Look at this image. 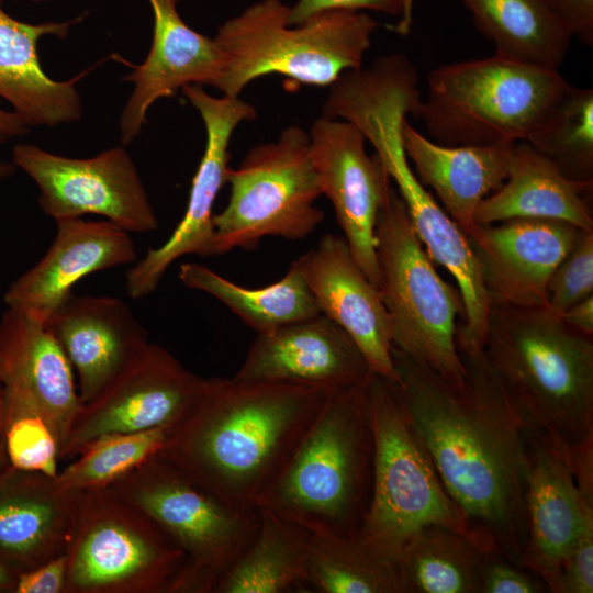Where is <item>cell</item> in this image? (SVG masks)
<instances>
[{"mask_svg": "<svg viewBox=\"0 0 593 593\" xmlns=\"http://www.w3.org/2000/svg\"><path fill=\"white\" fill-rule=\"evenodd\" d=\"M571 86L558 69L496 55L456 61L430 70L416 118L439 145L527 142Z\"/></svg>", "mask_w": 593, "mask_h": 593, "instance_id": "obj_5", "label": "cell"}, {"mask_svg": "<svg viewBox=\"0 0 593 593\" xmlns=\"http://www.w3.org/2000/svg\"><path fill=\"white\" fill-rule=\"evenodd\" d=\"M561 318L574 331L593 337V294L564 311Z\"/></svg>", "mask_w": 593, "mask_h": 593, "instance_id": "obj_42", "label": "cell"}, {"mask_svg": "<svg viewBox=\"0 0 593 593\" xmlns=\"http://www.w3.org/2000/svg\"><path fill=\"white\" fill-rule=\"evenodd\" d=\"M593 181H574L526 141L512 145L507 177L479 205L475 225L512 219H552L593 231Z\"/></svg>", "mask_w": 593, "mask_h": 593, "instance_id": "obj_26", "label": "cell"}, {"mask_svg": "<svg viewBox=\"0 0 593 593\" xmlns=\"http://www.w3.org/2000/svg\"><path fill=\"white\" fill-rule=\"evenodd\" d=\"M170 429L171 426H160L102 436L58 471L55 481L61 489L75 492L107 488L158 454Z\"/></svg>", "mask_w": 593, "mask_h": 593, "instance_id": "obj_34", "label": "cell"}, {"mask_svg": "<svg viewBox=\"0 0 593 593\" xmlns=\"http://www.w3.org/2000/svg\"><path fill=\"white\" fill-rule=\"evenodd\" d=\"M0 0V98L27 125L54 126L78 120L81 102L76 79L56 81L42 68L37 43L44 35L64 37L70 22L29 24L11 18Z\"/></svg>", "mask_w": 593, "mask_h": 593, "instance_id": "obj_27", "label": "cell"}, {"mask_svg": "<svg viewBox=\"0 0 593 593\" xmlns=\"http://www.w3.org/2000/svg\"><path fill=\"white\" fill-rule=\"evenodd\" d=\"M458 1L494 44V55L551 69L564 61L572 37L548 0Z\"/></svg>", "mask_w": 593, "mask_h": 593, "instance_id": "obj_28", "label": "cell"}, {"mask_svg": "<svg viewBox=\"0 0 593 593\" xmlns=\"http://www.w3.org/2000/svg\"><path fill=\"white\" fill-rule=\"evenodd\" d=\"M179 279L188 288L203 291L221 301L257 334L321 314L294 261L280 280L257 289L242 287L194 262L180 265Z\"/></svg>", "mask_w": 593, "mask_h": 593, "instance_id": "obj_31", "label": "cell"}, {"mask_svg": "<svg viewBox=\"0 0 593 593\" xmlns=\"http://www.w3.org/2000/svg\"><path fill=\"white\" fill-rule=\"evenodd\" d=\"M372 373L353 338L324 314L257 334L233 377L331 391L367 383Z\"/></svg>", "mask_w": 593, "mask_h": 593, "instance_id": "obj_18", "label": "cell"}, {"mask_svg": "<svg viewBox=\"0 0 593 593\" xmlns=\"http://www.w3.org/2000/svg\"><path fill=\"white\" fill-rule=\"evenodd\" d=\"M367 390L373 471L368 507L355 538L395 566L405 544L425 527L471 532L414 432L394 383L372 374Z\"/></svg>", "mask_w": 593, "mask_h": 593, "instance_id": "obj_7", "label": "cell"}, {"mask_svg": "<svg viewBox=\"0 0 593 593\" xmlns=\"http://www.w3.org/2000/svg\"><path fill=\"white\" fill-rule=\"evenodd\" d=\"M583 232L552 219L475 225L466 236L490 304L547 309L549 280Z\"/></svg>", "mask_w": 593, "mask_h": 593, "instance_id": "obj_17", "label": "cell"}, {"mask_svg": "<svg viewBox=\"0 0 593 593\" xmlns=\"http://www.w3.org/2000/svg\"><path fill=\"white\" fill-rule=\"evenodd\" d=\"M205 382L166 349L149 343L112 384L82 403L59 460L76 458L105 435L172 427L194 406Z\"/></svg>", "mask_w": 593, "mask_h": 593, "instance_id": "obj_14", "label": "cell"}, {"mask_svg": "<svg viewBox=\"0 0 593 593\" xmlns=\"http://www.w3.org/2000/svg\"><path fill=\"white\" fill-rule=\"evenodd\" d=\"M544 582L529 570L511 562L496 552H489L484 559L480 593H542Z\"/></svg>", "mask_w": 593, "mask_h": 593, "instance_id": "obj_38", "label": "cell"}, {"mask_svg": "<svg viewBox=\"0 0 593 593\" xmlns=\"http://www.w3.org/2000/svg\"><path fill=\"white\" fill-rule=\"evenodd\" d=\"M179 0H149L154 13L150 51L125 80L134 83L122 112L123 144L141 132L149 107L189 85L214 87L226 69V57L214 38L188 26L177 11Z\"/></svg>", "mask_w": 593, "mask_h": 593, "instance_id": "obj_22", "label": "cell"}, {"mask_svg": "<svg viewBox=\"0 0 593 593\" xmlns=\"http://www.w3.org/2000/svg\"><path fill=\"white\" fill-rule=\"evenodd\" d=\"M281 0H260L226 20L213 37L226 57L214 86L238 97L253 80L281 75L296 85L329 87L340 75L362 67L379 23L367 12L334 10L289 23Z\"/></svg>", "mask_w": 593, "mask_h": 593, "instance_id": "obj_6", "label": "cell"}, {"mask_svg": "<svg viewBox=\"0 0 593 593\" xmlns=\"http://www.w3.org/2000/svg\"><path fill=\"white\" fill-rule=\"evenodd\" d=\"M13 161L34 180L41 208L55 221L97 214L130 233L158 228L136 166L123 147L79 159L18 144Z\"/></svg>", "mask_w": 593, "mask_h": 593, "instance_id": "obj_12", "label": "cell"}, {"mask_svg": "<svg viewBox=\"0 0 593 593\" xmlns=\"http://www.w3.org/2000/svg\"><path fill=\"white\" fill-rule=\"evenodd\" d=\"M524 500L527 538L521 564L557 593L578 535L593 533V481H577L568 448L529 427Z\"/></svg>", "mask_w": 593, "mask_h": 593, "instance_id": "obj_13", "label": "cell"}, {"mask_svg": "<svg viewBox=\"0 0 593 593\" xmlns=\"http://www.w3.org/2000/svg\"><path fill=\"white\" fill-rule=\"evenodd\" d=\"M27 126L15 111H7L0 105V142L25 134ZM14 169V165L0 161V182L9 178Z\"/></svg>", "mask_w": 593, "mask_h": 593, "instance_id": "obj_41", "label": "cell"}, {"mask_svg": "<svg viewBox=\"0 0 593 593\" xmlns=\"http://www.w3.org/2000/svg\"><path fill=\"white\" fill-rule=\"evenodd\" d=\"M257 532L212 593H282L307 582L311 533L258 508Z\"/></svg>", "mask_w": 593, "mask_h": 593, "instance_id": "obj_29", "label": "cell"}, {"mask_svg": "<svg viewBox=\"0 0 593 593\" xmlns=\"http://www.w3.org/2000/svg\"><path fill=\"white\" fill-rule=\"evenodd\" d=\"M225 208L213 215L215 255L255 249L267 236L304 239L324 221L314 205L322 194L302 127L283 128L275 142L254 146L228 168Z\"/></svg>", "mask_w": 593, "mask_h": 593, "instance_id": "obj_11", "label": "cell"}, {"mask_svg": "<svg viewBox=\"0 0 593 593\" xmlns=\"http://www.w3.org/2000/svg\"><path fill=\"white\" fill-rule=\"evenodd\" d=\"M16 574L0 561V593H13Z\"/></svg>", "mask_w": 593, "mask_h": 593, "instance_id": "obj_43", "label": "cell"}, {"mask_svg": "<svg viewBox=\"0 0 593 593\" xmlns=\"http://www.w3.org/2000/svg\"><path fill=\"white\" fill-rule=\"evenodd\" d=\"M0 378L5 395L45 416L60 455L82 401L74 369L47 324L7 307L0 318Z\"/></svg>", "mask_w": 593, "mask_h": 593, "instance_id": "obj_23", "label": "cell"}, {"mask_svg": "<svg viewBox=\"0 0 593 593\" xmlns=\"http://www.w3.org/2000/svg\"><path fill=\"white\" fill-rule=\"evenodd\" d=\"M2 441L12 468L57 474L59 443L54 429L35 406L5 394Z\"/></svg>", "mask_w": 593, "mask_h": 593, "instance_id": "obj_35", "label": "cell"}, {"mask_svg": "<svg viewBox=\"0 0 593 593\" xmlns=\"http://www.w3.org/2000/svg\"><path fill=\"white\" fill-rule=\"evenodd\" d=\"M376 239L378 290L390 318L392 347L462 384L467 369L457 347V317H463L460 293L436 272L393 186L377 216Z\"/></svg>", "mask_w": 593, "mask_h": 593, "instance_id": "obj_8", "label": "cell"}, {"mask_svg": "<svg viewBox=\"0 0 593 593\" xmlns=\"http://www.w3.org/2000/svg\"><path fill=\"white\" fill-rule=\"evenodd\" d=\"M182 92L204 122L205 149L181 221L164 244L150 248L125 275L126 293L135 300L154 292L177 259L187 255H215L213 205L226 182L230 141L238 124L257 115L255 107L239 97H213L200 85L184 86Z\"/></svg>", "mask_w": 593, "mask_h": 593, "instance_id": "obj_15", "label": "cell"}, {"mask_svg": "<svg viewBox=\"0 0 593 593\" xmlns=\"http://www.w3.org/2000/svg\"><path fill=\"white\" fill-rule=\"evenodd\" d=\"M3 411H4V391H3V384L0 378V440L2 439Z\"/></svg>", "mask_w": 593, "mask_h": 593, "instance_id": "obj_45", "label": "cell"}, {"mask_svg": "<svg viewBox=\"0 0 593 593\" xmlns=\"http://www.w3.org/2000/svg\"><path fill=\"white\" fill-rule=\"evenodd\" d=\"M527 142L567 178L593 181V90L571 86Z\"/></svg>", "mask_w": 593, "mask_h": 593, "instance_id": "obj_33", "label": "cell"}, {"mask_svg": "<svg viewBox=\"0 0 593 593\" xmlns=\"http://www.w3.org/2000/svg\"><path fill=\"white\" fill-rule=\"evenodd\" d=\"M593 294V231L583 232L548 283L547 310L561 316Z\"/></svg>", "mask_w": 593, "mask_h": 593, "instance_id": "obj_36", "label": "cell"}, {"mask_svg": "<svg viewBox=\"0 0 593 593\" xmlns=\"http://www.w3.org/2000/svg\"><path fill=\"white\" fill-rule=\"evenodd\" d=\"M79 493L10 466L0 477V561L18 575L65 555Z\"/></svg>", "mask_w": 593, "mask_h": 593, "instance_id": "obj_24", "label": "cell"}, {"mask_svg": "<svg viewBox=\"0 0 593 593\" xmlns=\"http://www.w3.org/2000/svg\"><path fill=\"white\" fill-rule=\"evenodd\" d=\"M483 350L529 428L568 448L593 441V337L547 309L491 304Z\"/></svg>", "mask_w": 593, "mask_h": 593, "instance_id": "obj_3", "label": "cell"}, {"mask_svg": "<svg viewBox=\"0 0 593 593\" xmlns=\"http://www.w3.org/2000/svg\"><path fill=\"white\" fill-rule=\"evenodd\" d=\"M309 136L322 194L333 204L354 259L378 288L376 222L392 180L379 156L367 154L365 135L353 123L322 115Z\"/></svg>", "mask_w": 593, "mask_h": 593, "instance_id": "obj_16", "label": "cell"}, {"mask_svg": "<svg viewBox=\"0 0 593 593\" xmlns=\"http://www.w3.org/2000/svg\"><path fill=\"white\" fill-rule=\"evenodd\" d=\"M67 577L66 553L32 570L19 573L13 593H64Z\"/></svg>", "mask_w": 593, "mask_h": 593, "instance_id": "obj_39", "label": "cell"}, {"mask_svg": "<svg viewBox=\"0 0 593 593\" xmlns=\"http://www.w3.org/2000/svg\"><path fill=\"white\" fill-rule=\"evenodd\" d=\"M307 582L325 593H403L395 566L339 535L311 533Z\"/></svg>", "mask_w": 593, "mask_h": 593, "instance_id": "obj_32", "label": "cell"}, {"mask_svg": "<svg viewBox=\"0 0 593 593\" xmlns=\"http://www.w3.org/2000/svg\"><path fill=\"white\" fill-rule=\"evenodd\" d=\"M55 222L56 234L45 255L4 293L7 307L45 324L71 296L79 280L136 259L130 232L110 221L77 217Z\"/></svg>", "mask_w": 593, "mask_h": 593, "instance_id": "obj_20", "label": "cell"}, {"mask_svg": "<svg viewBox=\"0 0 593 593\" xmlns=\"http://www.w3.org/2000/svg\"><path fill=\"white\" fill-rule=\"evenodd\" d=\"M47 325L78 376L82 403L112 384L149 344L145 328L115 296L71 294Z\"/></svg>", "mask_w": 593, "mask_h": 593, "instance_id": "obj_21", "label": "cell"}, {"mask_svg": "<svg viewBox=\"0 0 593 593\" xmlns=\"http://www.w3.org/2000/svg\"><path fill=\"white\" fill-rule=\"evenodd\" d=\"M294 262L321 313L353 338L371 373L399 383L388 312L378 288L357 265L345 238L326 234Z\"/></svg>", "mask_w": 593, "mask_h": 593, "instance_id": "obj_19", "label": "cell"}, {"mask_svg": "<svg viewBox=\"0 0 593 593\" xmlns=\"http://www.w3.org/2000/svg\"><path fill=\"white\" fill-rule=\"evenodd\" d=\"M415 0H298L289 9V23L298 25L325 11H377L399 16L392 30L401 35L411 31Z\"/></svg>", "mask_w": 593, "mask_h": 593, "instance_id": "obj_37", "label": "cell"}, {"mask_svg": "<svg viewBox=\"0 0 593 593\" xmlns=\"http://www.w3.org/2000/svg\"><path fill=\"white\" fill-rule=\"evenodd\" d=\"M107 488L147 514L186 553L176 593H212L258 528V512L228 506L159 452Z\"/></svg>", "mask_w": 593, "mask_h": 593, "instance_id": "obj_10", "label": "cell"}, {"mask_svg": "<svg viewBox=\"0 0 593 593\" xmlns=\"http://www.w3.org/2000/svg\"><path fill=\"white\" fill-rule=\"evenodd\" d=\"M64 593H176L183 550L108 488L81 491Z\"/></svg>", "mask_w": 593, "mask_h": 593, "instance_id": "obj_9", "label": "cell"}, {"mask_svg": "<svg viewBox=\"0 0 593 593\" xmlns=\"http://www.w3.org/2000/svg\"><path fill=\"white\" fill-rule=\"evenodd\" d=\"M401 138L419 181L435 191L443 209L467 235L475 226L474 215L481 202L506 180L514 143L439 145L422 135L406 119L401 126Z\"/></svg>", "mask_w": 593, "mask_h": 593, "instance_id": "obj_25", "label": "cell"}, {"mask_svg": "<svg viewBox=\"0 0 593 593\" xmlns=\"http://www.w3.org/2000/svg\"><path fill=\"white\" fill-rule=\"evenodd\" d=\"M10 467L2 439L0 440V477L7 471Z\"/></svg>", "mask_w": 593, "mask_h": 593, "instance_id": "obj_44", "label": "cell"}, {"mask_svg": "<svg viewBox=\"0 0 593 593\" xmlns=\"http://www.w3.org/2000/svg\"><path fill=\"white\" fill-rule=\"evenodd\" d=\"M454 384L392 347L394 383L409 421L470 532L522 567L527 538L525 433L483 349L460 353Z\"/></svg>", "mask_w": 593, "mask_h": 593, "instance_id": "obj_1", "label": "cell"}, {"mask_svg": "<svg viewBox=\"0 0 593 593\" xmlns=\"http://www.w3.org/2000/svg\"><path fill=\"white\" fill-rule=\"evenodd\" d=\"M489 552L471 533L425 527L411 537L396 560L403 593H480Z\"/></svg>", "mask_w": 593, "mask_h": 593, "instance_id": "obj_30", "label": "cell"}, {"mask_svg": "<svg viewBox=\"0 0 593 593\" xmlns=\"http://www.w3.org/2000/svg\"><path fill=\"white\" fill-rule=\"evenodd\" d=\"M368 382L331 392L259 508L312 534L356 537L373 471Z\"/></svg>", "mask_w": 593, "mask_h": 593, "instance_id": "obj_4", "label": "cell"}, {"mask_svg": "<svg viewBox=\"0 0 593 593\" xmlns=\"http://www.w3.org/2000/svg\"><path fill=\"white\" fill-rule=\"evenodd\" d=\"M331 390L210 378L159 454L228 506L256 513Z\"/></svg>", "mask_w": 593, "mask_h": 593, "instance_id": "obj_2", "label": "cell"}, {"mask_svg": "<svg viewBox=\"0 0 593 593\" xmlns=\"http://www.w3.org/2000/svg\"><path fill=\"white\" fill-rule=\"evenodd\" d=\"M571 37L593 45V0H548Z\"/></svg>", "mask_w": 593, "mask_h": 593, "instance_id": "obj_40", "label": "cell"}]
</instances>
